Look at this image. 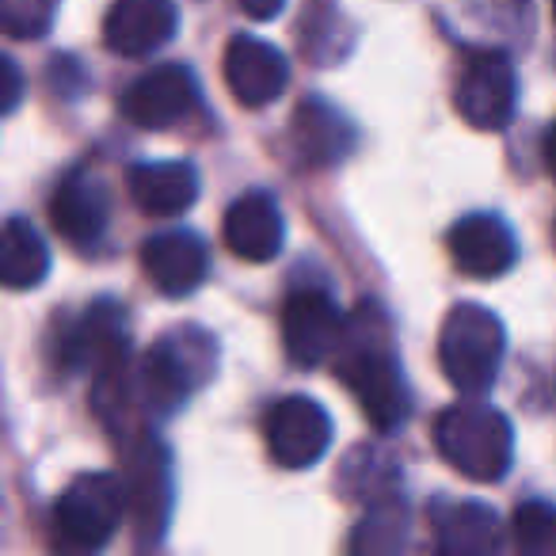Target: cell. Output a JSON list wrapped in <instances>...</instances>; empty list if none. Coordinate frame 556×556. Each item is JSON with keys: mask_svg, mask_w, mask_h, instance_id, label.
I'll return each mask as SVG.
<instances>
[{"mask_svg": "<svg viewBox=\"0 0 556 556\" xmlns=\"http://www.w3.org/2000/svg\"><path fill=\"white\" fill-rule=\"evenodd\" d=\"M343 389L358 401L363 416L378 434H389L408 416V386L393 351V328L378 302L355 305L343 320L340 348L332 355Z\"/></svg>", "mask_w": 556, "mask_h": 556, "instance_id": "obj_1", "label": "cell"}, {"mask_svg": "<svg viewBox=\"0 0 556 556\" xmlns=\"http://www.w3.org/2000/svg\"><path fill=\"white\" fill-rule=\"evenodd\" d=\"M434 450L462 477L492 484L510 469L515 431H510L507 416L488 404H454L434 419Z\"/></svg>", "mask_w": 556, "mask_h": 556, "instance_id": "obj_2", "label": "cell"}, {"mask_svg": "<svg viewBox=\"0 0 556 556\" xmlns=\"http://www.w3.org/2000/svg\"><path fill=\"white\" fill-rule=\"evenodd\" d=\"M507 336L492 309L484 305H454L439 332V366L446 381L465 396L488 393L500 374Z\"/></svg>", "mask_w": 556, "mask_h": 556, "instance_id": "obj_3", "label": "cell"}, {"mask_svg": "<svg viewBox=\"0 0 556 556\" xmlns=\"http://www.w3.org/2000/svg\"><path fill=\"white\" fill-rule=\"evenodd\" d=\"M210 355H214V343L199 332H187V328L156 340L134 363V393H138L141 416L146 412L168 416L172 408H179L194 393V386L206 378Z\"/></svg>", "mask_w": 556, "mask_h": 556, "instance_id": "obj_4", "label": "cell"}, {"mask_svg": "<svg viewBox=\"0 0 556 556\" xmlns=\"http://www.w3.org/2000/svg\"><path fill=\"white\" fill-rule=\"evenodd\" d=\"M126 518V488L115 472H85L70 480L54 503V530L70 553L103 548Z\"/></svg>", "mask_w": 556, "mask_h": 556, "instance_id": "obj_5", "label": "cell"}, {"mask_svg": "<svg viewBox=\"0 0 556 556\" xmlns=\"http://www.w3.org/2000/svg\"><path fill=\"white\" fill-rule=\"evenodd\" d=\"M123 488L126 518L134 522L141 545H156L172 518V457L153 434L134 431L123 439Z\"/></svg>", "mask_w": 556, "mask_h": 556, "instance_id": "obj_6", "label": "cell"}, {"mask_svg": "<svg viewBox=\"0 0 556 556\" xmlns=\"http://www.w3.org/2000/svg\"><path fill=\"white\" fill-rule=\"evenodd\" d=\"M518 80L515 65L500 50H480L462 65L454 88V108L472 130H503L515 118Z\"/></svg>", "mask_w": 556, "mask_h": 556, "instance_id": "obj_7", "label": "cell"}, {"mask_svg": "<svg viewBox=\"0 0 556 556\" xmlns=\"http://www.w3.org/2000/svg\"><path fill=\"white\" fill-rule=\"evenodd\" d=\"M267 454L282 469H309L332 446V419L309 396H287L267 412Z\"/></svg>", "mask_w": 556, "mask_h": 556, "instance_id": "obj_8", "label": "cell"}, {"mask_svg": "<svg viewBox=\"0 0 556 556\" xmlns=\"http://www.w3.org/2000/svg\"><path fill=\"white\" fill-rule=\"evenodd\" d=\"M343 320L325 290H294L282 305V348L302 370H317L336 355L343 336Z\"/></svg>", "mask_w": 556, "mask_h": 556, "instance_id": "obj_9", "label": "cell"}, {"mask_svg": "<svg viewBox=\"0 0 556 556\" xmlns=\"http://www.w3.org/2000/svg\"><path fill=\"white\" fill-rule=\"evenodd\" d=\"M199 103V85H194L187 65H156L146 77H138L123 96V115L141 130H168L184 123Z\"/></svg>", "mask_w": 556, "mask_h": 556, "instance_id": "obj_10", "label": "cell"}, {"mask_svg": "<svg viewBox=\"0 0 556 556\" xmlns=\"http://www.w3.org/2000/svg\"><path fill=\"white\" fill-rule=\"evenodd\" d=\"M222 73L232 100L244 103V108H267V103H275L290 80V65L282 58V50L255 39V35L229 39Z\"/></svg>", "mask_w": 556, "mask_h": 556, "instance_id": "obj_11", "label": "cell"}, {"mask_svg": "<svg viewBox=\"0 0 556 556\" xmlns=\"http://www.w3.org/2000/svg\"><path fill=\"white\" fill-rule=\"evenodd\" d=\"M176 0H115L103 20V42L118 58H149L176 39Z\"/></svg>", "mask_w": 556, "mask_h": 556, "instance_id": "obj_12", "label": "cell"}, {"mask_svg": "<svg viewBox=\"0 0 556 556\" xmlns=\"http://www.w3.org/2000/svg\"><path fill=\"white\" fill-rule=\"evenodd\" d=\"M126 317L118 302H92L88 313L77 320V325L65 332L62 340V363L65 370H88L96 378L108 366L123 363L126 358Z\"/></svg>", "mask_w": 556, "mask_h": 556, "instance_id": "obj_13", "label": "cell"}, {"mask_svg": "<svg viewBox=\"0 0 556 556\" xmlns=\"http://www.w3.org/2000/svg\"><path fill=\"white\" fill-rule=\"evenodd\" d=\"M450 255L454 267L469 278H500L515 267L518 240L507 222L495 214H469L450 229Z\"/></svg>", "mask_w": 556, "mask_h": 556, "instance_id": "obj_14", "label": "cell"}, {"mask_svg": "<svg viewBox=\"0 0 556 556\" xmlns=\"http://www.w3.org/2000/svg\"><path fill=\"white\" fill-rule=\"evenodd\" d=\"M141 267L156 282V290L168 298H187L202 287L210 270V252L194 232L168 229L156 232L141 244Z\"/></svg>", "mask_w": 556, "mask_h": 556, "instance_id": "obj_15", "label": "cell"}, {"mask_svg": "<svg viewBox=\"0 0 556 556\" xmlns=\"http://www.w3.org/2000/svg\"><path fill=\"white\" fill-rule=\"evenodd\" d=\"M222 237L237 260L267 263L282 252V210L267 191H248L225 210Z\"/></svg>", "mask_w": 556, "mask_h": 556, "instance_id": "obj_16", "label": "cell"}, {"mask_svg": "<svg viewBox=\"0 0 556 556\" xmlns=\"http://www.w3.org/2000/svg\"><path fill=\"white\" fill-rule=\"evenodd\" d=\"M108 214H111L108 191L88 172H70L58 184L54 199H50V225L73 248L96 244L103 237V229H108Z\"/></svg>", "mask_w": 556, "mask_h": 556, "instance_id": "obj_17", "label": "cell"}, {"mask_svg": "<svg viewBox=\"0 0 556 556\" xmlns=\"http://www.w3.org/2000/svg\"><path fill=\"white\" fill-rule=\"evenodd\" d=\"M134 206L149 217H179L199 199V172L187 161H141L126 172Z\"/></svg>", "mask_w": 556, "mask_h": 556, "instance_id": "obj_18", "label": "cell"}, {"mask_svg": "<svg viewBox=\"0 0 556 556\" xmlns=\"http://www.w3.org/2000/svg\"><path fill=\"white\" fill-rule=\"evenodd\" d=\"M500 518L484 503H446L434 507V556H495Z\"/></svg>", "mask_w": 556, "mask_h": 556, "instance_id": "obj_19", "label": "cell"}, {"mask_svg": "<svg viewBox=\"0 0 556 556\" xmlns=\"http://www.w3.org/2000/svg\"><path fill=\"white\" fill-rule=\"evenodd\" d=\"M412 510L401 495H378L355 522L348 556H401L408 545Z\"/></svg>", "mask_w": 556, "mask_h": 556, "instance_id": "obj_20", "label": "cell"}, {"mask_svg": "<svg viewBox=\"0 0 556 556\" xmlns=\"http://www.w3.org/2000/svg\"><path fill=\"white\" fill-rule=\"evenodd\" d=\"M50 275V248L42 232L24 217H12L0 229V287L31 290Z\"/></svg>", "mask_w": 556, "mask_h": 556, "instance_id": "obj_21", "label": "cell"}, {"mask_svg": "<svg viewBox=\"0 0 556 556\" xmlns=\"http://www.w3.org/2000/svg\"><path fill=\"white\" fill-rule=\"evenodd\" d=\"M294 141L298 153L309 164H336L340 156L351 153L355 146V130L336 108H328L325 100H309L298 108L294 115Z\"/></svg>", "mask_w": 556, "mask_h": 556, "instance_id": "obj_22", "label": "cell"}, {"mask_svg": "<svg viewBox=\"0 0 556 556\" xmlns=\"http://www.w3.org/2000/svg\"><path fill=\"white\" fill-rule=\"evenodd\" d=\"M515 556H556V507L545 500H526L510 518Z\"/></svg>", "mask_w": 556, "mask_h": 556, "instance_id": "obj_23", "label": "cell"}, {"mask_svg": "<svg viewBox=\"0 0 556 556\" xmlns=\"http://www.w3.org/2000/svg\"><path fill=\"white\" fill-rule=\"evenodd\" d=\"M58 16V0H0V27L12 39H42Z\"/></svg>", "mask_w": 556, "mask_h": 556, "instance_id": "obj_24", "label": "cell"}, {"mask_svg": "<svg viewBox=\"0 0 556 556\" xmlns=\"http://www.w3.org/2000/svg\"><path fill=\"white\" fill-rule=\"evenodd\" d=\"M24 92H27V80H24V73H20V65L0 54V115L16 111Z\"/></svg>", "mask_w": 556, "mask_h": 556, "instance_id": "obj_25", "label": "cell"}, {"mask_svg": "<svg viewBox=\"0 0 556 556\" xmlns=\"http://www.w3.org/2000/svg\"><path fill=\"white\" fill-rule=\"evenodd\" d=\"M237 9L255 24H267V20H275L278 12L287 9V0H237Z\"/></svg>", "mask_w": 556, "mask_h": 556, "instance_id": "obj_26", "label": "cell"}, {"mask_svg": "<svg viewBox=\"0 0 556 556\" xmlns=\"http://www.w3.org/2000/svg\"><path fill=\"white\" fill-rule=\"evenodd\" d=\"M545 164H548V172L556 176V123H553V130H548V138H545Z\"/></svg>", "mask_w": 556, "mask_h": 556, "instance_id": "obj_27", "label": "cell"}, {"mask_svg": "<svg viewBox=\"0 0 556 556\" xmlns=\"http://www.w3.org/2000/svg\"><path fill=\"white\" fill-rule=\"evenodd\" d=\"M553 20H556V0H553Z\"/></svg>", "mask_w": 556, "mask_h": 556, "instance_id": "obj_28", "label": "cell"}]
</instances>
